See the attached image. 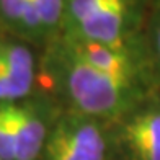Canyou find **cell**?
I'll return each mask as SVG.
<instances>
[{
  "label": "cell",
  "instance_id": "3957f363",
  "mask_svg": "<svg viewBox=\"0 0 160 160\" xmlns=\"http://www.w3.org/2000/svg\"><path fill=\"white\" fill-rule=\"evenodd\" d=\"M114 141L126 160H160V100L147 97L116 119Z\"/></svg>",
  "mask_w": 160,
  "mask_h": 160
},
{
  "label": "cell",
  "instance_id": "277c9868",
  "mask_svg": "<svg viewBox=\"0 0 160 160\" xmlns=\"http://www.w3.org/2000/svg\"><path fill=\"white\" fill-rule=\"evenodd\" d=\"M15 142V160H34L42 154L49 131L57 116H51L49 100L23 98L7 103Z\"/></svg>",
  "mask_w": 160,
  "mask_h": 160
},
{
  "label": "cell",
  "instance_id": "8fae6325",
  "mask_svg": "<svg viewBox=\"0 0 160 160\" xmlns=\"http://www.w3.org/2000/svg\"><path fill=\"white\" fill-rule=\"evenodd\" d=\"M13 101V93L10 87V80L7 75L5 65L0 59V103H12Z\"/></svg>",
  "mask_w": 160,
  "mask_h": 160
},
{
  "label": "cell",
  "instance_id": "7a4b0ae2",
  "mask_svg": "<svg viewBox=\"0 0 160 160\" xmlns=\"http://www.w3.org/2000/svg\"><path fill=\"white\" fill-rule=\"evenodd\" d=\"M150 3L152 0H67L59 34L147 52Z\"/></svg>",
  "mask_w": 160,
  "mask_h": 160
},
{
  "label": "cell",
  "instance_id": "9c48e42d",
  "mask_svg": "<svg viewBox=\"0 0 160 160\" xmlns=\"http://www.w3.org/2000/svg\"><path fill=\"white\" fill-rule=\"evenodd\" d=\"M65 3H67V0H36L41 23L48 38H54L59 34L65 12Z\"/></svg>",
  "mask_w": 160,
  "mask_h": 160
},
{
  "label": "cell",
  "instance_id": "8992f818",
  "mask_svg": "<svg viewBox=\"0 0 160 160\" xmlns=\"http://www.w3.org/2000/svg\"><path fill=\"white\" fill-rule=\"evenodd\" d=\"M0 59L10 80L13 101L30 97L34 83V57L31 51L20 42L2 41L0 42Z\"/></svg>",
  "mask_w": 160,
  "mask_h": 160
},
{
  "label": "cell",
  "instance_id": "ba28073f",
  "mask_svg": "<svg viewBox=\"0 0 160 160\" xmlns=\"http://www.w3.org/2000/svg\"><path fill=\"white\" fill-rule=\"evenodd\" d=\"M145 42H147L152 78L160 83V0H152L150 3V12L145 25Z\"/></svg>",
  "mask_w": 160,
  "mask_h": 160
},
{
  "label": "cell",
  "instance_id": "30bf717a",
  "mask_svg": "<svg viewBox=\"0 0 160 160\" xmlns=\"http://www.w3.org/2000/svg\"><path fill=\"white\" fill-rule=\"evenodd\" d=\"M0 158L15 160V142L7 103H0Z\"/></svg>",
  "mask_w": 160,
  "mask_h": 160
},
{
  "label": "cell",
  "instance_id": "5b68a950",
  "mask_svg": "<svg viewBox=\"0 0 160 160\" xmlns=\"http://www.w3.org/2000/svg\"><path fill=\"white\" fill-rule=\"evenodd\" d=\"M49 136L59 139L82 160H106L108 136L101 121L70 110L59 114L52 122Z\"/></svg>",
  "mask_w": 160,
  "mask_h": 160
},
{
  "label": "cell",
  "instance_id": "52a82bcc",
  "mask_svg": "<svg viewBox=\"0 0 160 160\" xmlns=\"http://www.w3.org/2000/svg\"><path fill=\"white\" fill-rule=\"evenodd\" d=\"M0 18L13 31L36 42L48 38L36 0H0Z\"/></svg>",
  "mask_w": 160,
  "mask_h": 160
},
{
  "label": "cell",
  "instance_id": "6da1fadb",
  "mask_svg": "<svg viewBox=\"0 0 160 160\" xmlns=\"http://www.w3.org/2000/svg\"><path fill=\"white\" fill-rule=\"evenodd\" d=\"M42 69L70 103V110L101 122H114L149 97V83L121 78L93 67L61 36L51 41Z\"/></svg>",
  "mask_w": 160,
  "mask_h": 160
},
{
  "label": "cell",
  "instance_id": "7c38bea8",
  "mask_svg": "<svg viewBox=\"0 0 160 160\" xmlns=\"http://www.w3.org/2000/svg\"><path fill=\"white\" fill-rule=\"evenodd\" d=\"M0 160H2V158H0Z\"/></svg>",
  "mask_w": 160,
  "mask_h": 160
}]
</instances>
